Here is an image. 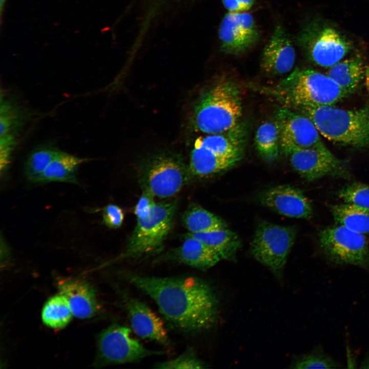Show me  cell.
<instances>
[{
  "mask_svg": "<svg viewBox=\"0 0 369 369\" xmlns=\"http://www.w3.org/2000/svg\"><path fill=\"white\" fill-rule=\"evenodd\" d=\"M127 281L156 303L176 329L197 334L213 327L219 316V303L213 288L194 276L156 277L127 272Z\"/></svg>",
  "mask_w": 369,
  "mask_h": 369,
  "instance_id": "1",
  "label": "cell"
},
{
  "mask_svg": "<svg viewBox=\"0 0 369 369\" xmlns=\"http://www.w3.org/2000/svg\"><path fill=\"white\" fill-rule=\"evenodd\" d=\"M259 90L291 109L334 106L348 95L327 74L311 69L296 68L276 85Z\"/></svg>",
  "mask_w": 369,
  "mask_h": 369,
  "instance_id": "2",
  "label": "cell"
},
{
  "mask_svg": "<svg viewBox=\"0 0 369 369\" xmlns=\"http://www.w3.org/2000/svg\"><path fill=\"white\" fill-rule=\"evenodd\" d=\"M246 133L240 122L227 131L197 137L190 156V176L206 177L236 165L243 156Z\"/></svg>",
  "mask_w": 369,
  "mask_h": 369,
  "instance_id": "3",
  "label": "cell"
},
{
  "mask_svg": "<svg viewBox=\"0 0 369 369\" xmlns=\"http://www.w3.org/2000/svg\"><path fill=\"white\" fill-rule=\"evenodd\" d=\"M308 117L325 138L343 146L369 150V106L346 110L334 106L292 109Z\"/></svg>",
  "mask_w": 369,
  "mask_h": 369,
  "instance_id": "4",
  "label": "cell"
},
{
  "mask_svg": "<svg viewBox=\"0 0 369 369\" xmlns=\"http://www.w3.org/2000/svg\"><path fill=\"white\" fill-rule=\"evenodd\" d=\"M238 85L230 80H221L198 100L193 114L194 129L206 134L222 133L240 122L242 107Z\"/></svg>",
  "mask_w": 369,
  "mask_h": 369,
  "instance_id": "5",
  "label": "cell"
},
{
  "mask_svg": "<svg viewBox=\"0 0 369 369\" xmlns=\"http://www.w3.org/2000/svg\"><path fill=\"white\" fill-rule=\"evenodd\" d=\"M298 42L308 59L322 67H331L352 49V42L337 29L320 18L308 21Z\"/></svg>",
  "mask_w": 369,
  "mask_h": 369,
  "instance_id": "6",
  "label": "cell"
},
{
  "mask_svg": "<svg viewBox=\"0 0 369 369\" xmlns=\"http://www.w3.org/2000/svg\"><path fill=\"white\" fill-rule=\"evenodd\" d=\"M175 202L156 203L148 218L137 220L124 251L116 260L136 259L159 252L172 226Z\"/></svg>",
  "mask_w": 369,
  "mask_h": 369,
  "instance_id": "7",
  "label": "cell"
},
{
  "mask_svg": "<svg viewBox=\"0 0 369 369\" xmlns=\"http://www.w3.org/2000/svg\"><path fill=\"white\" fill-rule=\"evenodd\" d=\"M190 177L188 167L181 158L168 153L149 157L142 163L139 171L140 182L144 191L160 198L175 195Z\"/></svg>",
  "mask_w": 369,
  "mask_h": 369,
  "instance_id": "8",
  "label": "cell"
},
{
  "mask_svg": "<svg viewBox=\"0 0 369 369\" xmlns=\"http://www.w3.org/2000/svg\"><path fill=\"white\" fill-rule=\"evenodd\" d=\"M297 234L294 226H282L262 221L257 227L251 243L253 257L279 279Z\"/></svg>",
  "mask_w": 369,
  "mask_h": 369,
  "instance_id": "9",
  "label": "cell"
},
{
  "mask_svg": "<svg viewBox=\"0 0 369 369\" xmlns=\"http://www.w3.org/2000/svg\"><path fill=\"white\" fill-rule=\"evenodd\" d=\"M163 353V351L145 347L131 336L129 327L113 324L104 330L98 336L95 365L102 366L134 363Z\"/></svg>",
  "mask_w": 369,
  "mask_h": 369,
  "instance_id": "10",
  "label": "cell"
},
{
  "mask_svg": "<svg viewBox=\"0 0 369 369\" xmlns=\"http://www.w3.org/2000/svg\"><path fill=\"white\" fill-rule=\"evenodd\" d=\"M318 239L321 251L332 261L369 267V248L364 235L336 224L321 230Z\"/></svg>",
  "mask_w": 369,
  "mask_h": 369,
  "instance_id": "11",
  "label": "cell"
},
{
  "mask_svg": "<svg viewBox=\"0 0 369 369\" xmlns=\"http://www.w3.org/2000/svg\"><path fill=\"white\" fill-rule=\"evenodd\" d=\"M286 156L293 170L308 181L326 176L343 179L352 177L347 164L334 155L323 143L294 150Z\"/></svg>",
  "mask_w": 369,
  "mask_h": 369,
  "instance_id": "12",
  "label": "cell"
},
{
  "mask_svg": "<svg viewBox=\"0 0 369 369\" xmlns=\"http://www.w3.org/2000/svg\"><path fill=\"white\" fill-rule=\"evenodd\" d=\"M275 119L280 130L281 152L285 156L294 150L323 143L313 121L300 113L283 107L278 110Z\"/></svg>",
  "mask_w": 369,
  "mask_h": 369,
  "instance_id": "13",
  "label": "cell"
},
{
  "mask_svg": "<svg viewBox=\"0 0 369 369\" xmlns=\"http://www.w3.org/2000/svg\"><path fill=\"white\" fill-rule=\"evenodd\" d=\"M218 37L223 52L238 55L256 45L260 33L251 14L246 12H229L221 21Z\"/></svg>",
  "mask_w": 369,
  "mask_h": 369,
  "instance_id": "14",
  "label": "cell"
},
{
  "mask_svg": "<svg viewBox=\"0 0 369 369\" xmlns=\"http://www.w3.org/2000/svg\"><path fill=\"white\" fill-rule=\"evenodd\" d=\"M260 202L265 207L285 216L309 219L313 214L312 204L299 189L279 185L262 191Z\"/></svg>",
  "mask_w": 369,
  "mask_h": 369,
  "instance_id": "15",
  "label": "cell"
},
{
  "mask_svg": "<svg viewBox=\"0 0 369 369\" xmlns=\"http://www.w3.org/2000/svg\"><path fill=\"white\" fill-rule=\"evenodd\" d=\"M121 295L134 332L142 338L168 346L170 341L160 318L145 303L128 293L121 291Z\"/></svg>",
  "mask_w": 369,
  "mask_h": 369,
  "instance_id": "16",
  "label": "cell"
},
{
  "mask_svg": "<svg viewBox=\"0 0 369 369\" xmlns=\"http://www.w3.org/2000/svg\"><path fill=\"white\" fill-rule=\"evenodd\" d=\"M296 53L285 29L277 25L262 54L260 67L266 74L276 76L289 72L293 68Z\"/></svg>",
  "mask_w": 369,
  "mask_h": 369,
  "instance_id": "17",
  "label": "cell"
},
{
  "mask_svg": "<svg viewBox=\"0 0 369 369\" xmlns=\"http://www.w3.org/2000/svg\"><path fill=\"white\" fill-rule=\"evenodd\" d=\"M220 260L215 252L188 233L180 246L158 258L155 262H179L205 271Z\"/></svg>",
  "mask_w": 369,
  "mask_h": 369,
  "instance_id": "18",
  "label": "cell"
},
{
  "mask_svg": "<svg viewBox=\"0 0 369 369\" xmlns=\"http://www.w3.org/2000/svg\"><path fill=\"white\" fill-rule=\"evenodd\" d=\"M59 293L67 299L73 316L79 319L93 316L99 306L95 291L90 284L81 279L64 278L58 280Z\"/></svg>",
  "mask_w": 369,
  "mask_h": 369,
  "instance_id": "19",
  "label": "cell"
},
{
  "mask_svg": "<svg viewBox=\"0 0 369 369\" xmlns=\"http://www.w3.org/2000/svg\"><path fill=\"white\" fill-rule=\"evenodd\" d=\"M189 234L215 252L220 259L234 261L241 247L238 235L227 228L204 233Z\"/></svg>",
  "mask_w": 369,
  "mask_h": 369,
  "instance_id": "20",
  "label": "cell"
},
{
  "mask_svg": "<svg viewBox=\"0 0 369 369\" xmlns=\"http://www.w3.org/2000/svg\"><path fill=\"white\" fill-rule=\"evenodd\" d=\"M365 68L362 57L356 55L330 67L327 75L349 95L357 89L364 76Z\"/></svg>",
  "mask_w": 369,
  "mask_h": 369,
  "instance_id": "21",
  "label": "cell"
},
{
  "mask_svg": "<svg viewBox=\"0 0 369 369\" xmlns=\"http://www.w3.org/2000/svg\"><path fill=\"white\" fill-rule=\"evenodd\" d=\"M87 160L59 151L44 171L41 182L51 181L78 183L76 172L80 165Z\"/></svg>",
  "mask_w": 369,
  "mask_h": 369,
  "instance_id": "22",
  "label": "cell"
},
{
  "mask_svg": "<svg viewBox=\"0 0 369 369\" xmlns=\"http://www.w3.org/2000/svg\"><path fill=\"white\" fill-rule=\"evenodd\" d=\"M331 211L336 224L363 235L369 233V210L344 202L332 206Z\"/></svg>",
  "mask_w": 369,
  "mask_h": 369,
  "instance_id": "23",
  "label": "cell"
},
{
  "mask_svg": "<svg viewBox=\"0 0 369 369\" xmlns=\"http://www.w3.org/2000/svg\"><path fill=\"white\" fill-rule=\"evenodd\" d=\"M254 140L255 148L263 159L269 163L276 160L281 152L280 130L276 120L261 124L256 130Z\"/></svg>",
  "mask_w": 369,
  "mask_h": 369,
  "instance_id": "24",
  "label": "cell"
},
{
  "mask_svg": "<svg viewBox=\"0 0 369 369\" xmlns=\"http://www.w3.org/2000/svg\"><path fill=\"white\" fill-rule=\"evenodd\" d=\"M181 220L191 234L208 232L227 227L221 218L196 204L191 205L184 211Z\"/></svg>",
  "mask_w": 369,
  "mask_h": 369,
  "instance_id": "25",
  "label": "cell"
},
{
  "mask_svg": "<svg viewBox=\"0 0 369 369\" xmlns=\"http://www.w3.org/2000/svg\"><path fill=\"white\" fill-rule=\"evenodd\" d=\"M73 313L66 298L59 293L50 297L42 311V319L47 326L60 329L71 321Z\"/></svg>",
  "mask_w": 369,
  "mask_h": 369,
  "instance_id": "26",
  "label": "cell"
},
{
  "mask_svg": "<svg viewBox=\"0 0 369 369\" xmlns=\"http://www.w3.org/2000/svg\"><path fill=\"white\" fill-rule=\"evenodd\" d=\"M59 150L42 146L33 150L29 155L25 165V173L33 182H41L43 174Z\"/></svg>",
  "mask_w": 369,
  "mask_h": 369,
  "instance_id": "27",
  "label": "cell"
},
{
  "mask_svg": "<svg viewBox=\"0 0 369 369\" xmlns=\"http://www.w3.org/2000/svg\"><path fill=\"white\" fill-rule=\"evenodd\" d=\"M338 197L345 203L369 210V186L354 182L343 187L338 192Z\"/></svg>",
  "mask_w": 369,
  "mask_h": 369,
  "instance_id": "28",
  "label": "cell"
},
{
  "mask_svg": "<svg viewBox=\"0 0 369 369\" xmlns=\"http://www.w3.org/2000/svg\"><path fill=\"white\" fill-rule=\"evenodd\" d=\"M154 367L165 369L204 368L207 367L204 362L197 356L193 348H187L176 358L163 362L156 363Z\"/></svg>",
  "mask_w": 369,
  "mask_h": 369,
  "instance_id": "29",
  "label": "cell"
},
{
  "mask_svg": "<svg viewBox=\"0 0 369 369\" xmlns=\"http://www.w3.org/2000/svg\"><path fill=\"white\" fill-rule=\"evenodd\" d=\"M338 367H340L338 363L320 351H316L303 355L296 360L292 367V368L296 369Z\"/></svg>",
  "mask_w": 369,
  "mask_h": 369,
  "instance_id": "30",
  "label": "cell"
},
{
  "mask_svg": "<svg viewBox=\"0 0 369 369\" xmlns=\"http://www.w3.org/2000/svg\"><path fill=\"white\" fill-rule=\"evenodd\" d=\"M17 110L11 103L5 101L1 103L0 113V135L11 134L18 119Z\"/></svg>",
  "mask_w": 369,
  "mask_h": 369,
  "instance_id": "31",
  "label": "cell"
},
{
  "mask_svg": "<svg viewBox=\"0 0 369 369\" xmlns=\"http://www.w3.org/2000/svg\"><path fill=\"white\" fill-rule=\"evenodd\" d=\"M102 218L104 222L107 227L111 229H117L123 223L124 213L119 206L110 204L103 208Z\"/></svg>",
  "mask_w": 369,
  "mask_h": 369,
  "instance_id": "32",
  "label": "cell"
},
{
  "mask_svg": "<svg viewBox=\"0 0 369 369\" xmlns=\"http://www.w3.org/2000/svg\"><path fill=\"white\" fill-rule=\"evenodd\" d=\"M151 194L144 191L134 209L137 220L148 218L152 213L156 203Z\"/></svg>",
  "mask_w": 369,
  "mask_h": 369,
  "instance_id": "33",
  "label": "cell"
},
{
  "mask_svg": "<svg viewBox=\"0 0 369 369\" xmlns=\"http://www.w3.org/2000/svg\"><path fill=\"white\" fill-rule=\"evenodd\" d=\"M12 134H7L1 137L0 140V164L1 170H5L8 165L10 154L14 145Z\"/></svg>",
  "mask_w": 369,
  "mask_h": 369,
  "instance_id": "34",
  "label": "cell"
},
{
  "mask_svg": "<svg viewBox=\"0 0 369 369\" xmlns=\"http://www.w3.org/2000/svg\"><path fill=\"white\" fill-rule=\"evenodd\" d=\"M229 12H244L252 8L254 0H221Z\"/></svg>",
  "mask_w": 369,
  "mask_h": 369,
  "instance_id": "35",
  "label": "cell"
},
{
  "mask_svg": "<svg viewBox=\"0 0 369 369\" xmlns=\"http://www.w3.org/2000/svg\"><path fill=\"white\" fill-rule=\"evenodd\" d=\"M366 86L369 91V67L365 68V74Z\"/></svg>",
  "mask_w": 369,
  "mask_h": 369,
  "instance_id": "36",
  "label": "cell"
},
{
  "mask_svg": "<svg viewBox=\"0 0 369 369\" xmlns=\"http://www.w3.org/2000/svg\"><path fill=\"white\" fill-rule=\"evenodd\" d=\"M6 1L7 0H0V13L1 17H2V14Z\"/></svg>",
  "mask_w": 369,
  "mask_h": 369,
  "instance_id": "37",
  "label": "cell"
},
{
  "mask_svg": "<svg viewBox=\"0 0 369 369\" xmlns=\"http://www.w3.org/2000/svg\"><path fill=\"white\" fill-rule=\"evenodd\" d=\"M362 368H369V356L367 357L365 360L362 364Z\"/></svg>",
  "mask_w": 369,
  "mask_h": 369,
  "instance_id": "38",
  "label": "cell"
}]
</instances>
